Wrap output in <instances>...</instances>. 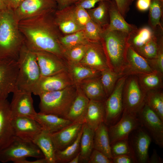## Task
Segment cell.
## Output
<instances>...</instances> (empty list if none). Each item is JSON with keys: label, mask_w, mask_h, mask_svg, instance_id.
<instances>
[{"label": "cell", "mask_w": 163, "mask_h": 163, "mask_svg": "<svg viewBox=\"0 0 163 163\" xmlns=\"http://www.w3.org/2000/svg\"><path fill=\"white\" fill-rule=\"evenodd\" d=\"M12 125L15 136L33 142L42 129L34 119L25 117H12Z\"/></svg>", "instance_id": "d6986e66"}, {"label": "cell", "mask_w": 163, "mask_h": 163, "mask_svg": "<svg viewBox=\"0 0 163 163\" xmlns=\"http://www.w3.org/2000/svg\"><path fill=\"white\" fill-rule=\"evenodd\" d=\"M82 128L75 141L62 150H56L55 157L56 163H69L79 153L80 142Z\"/></svg>", "instance_id": "e575fe53"}, {"label": "cell", "mask_w": 163, "mask_h": 163, "mask_svg": "<svg viewBox=\"0 0 163 163\" xmlns=\"http://www.w3.org/2000/svg\"><path fill=\"white\" fill-rule=\"evenodd\" d=\"M112 0H78L75 4L79 5L86 10L94 8L97 3L103 1L110 2Z\"/></svg>", "instance_id": "681fc988"}, {"label": "cell", "mask_w": 163, "mask_h": 163, "mask_svg": "<svg viewBox=\"0 0 163 163\" xmlns=\"http://www.w3.org/2000/svg\"><path fill=\"white\" fill-rule=\"evenodd\" d=\"M135 0H114L117 8L125 18L130 9V6Z\"/></svg>", "instance_id": "7dc6e473"}, {"label": "cell", "mask_w": 163, "mask_h": 163, "mask_svg": "<svg viewBox=\"0 0 163 163\" xmlns=\"http://www.w3.org/2000/svg\"><path fill=\"white\" fill-rule=\"evenodd\" d=\"M110 2H100L96 8L87 10L91 19L104 30L107 27L109 23V9Z\"/></svg>", "instance_id": "d6a6232c"}, {"label": "cell", "mask_w": 163, "mask_h": 163, "mask_svg": "<svg viewBox=\"0 0 163 163\" xmlns=\"http://www.w3.org/2000/svg\"><path fill=\"white\" fill-rule=\"evenodd\" d=\"M79 153L71 160L69 163H78L79 162Z\"/></svg>", "instance_id": "9f6ffc18"}, {"label": "cell", "mask_w": 163, "mask_h": 163, "mask_svg": "<svg viewBox=\"0 0 163 163\" xmlns=\"http://www.w3.org/2000/svg\"><path fill=\"white\" fill-rule=\"evenodd\" d=\"M83 30L89 42L99 41L103 39L104 30L91 19Z\"/></svg>", "instance_id": "b9f144b4"}, {"label": "cell", "mask_w": 163, "mask_h": 163, "mask_svg": "<svg viewBox=\"0 0 163 163\" xmlns=\"http://www.w3.org/2000/svg\"><path fill=\"white\" fill-rule=\"evenodd\" d=\"M113 163H136L135 157L128 155H121L113 157Z\"/></svg>", "instance_id": "c3c4849f"}, {"label": "cell", "mask_w": 163, "mask_h": 163, "mask_svg": "<svg viewBox=\"0 0 163 163\" xmlns=\"http://www.w3.org/2000/svg\"><path fill=\"white\" fill-rule=\"evenodd\" d=\"M80 63L100 72L110 68L103 39L99 41L89 42L85 54Z\"/></svg>", "instance_id": "5bb4252c"}, {"label": "cell", "mask_w": 163, "mask_h": 163, "mask_svg": "<svg viewBox=\"0 0 163 163\" xmlns=\"http://www.w3.org/2000/svg\"><path fill=\"white\" fill-rule=\"evenodd\" d=\"M68 72L75 84H78L88 78L99 77L101 72L80 62H67Z\"/></svg>", "instance_id": "f546056e"}, {"label": "cell", "mask_w": 163, "mask_h": 163, "mask_svg": "<svg viewBox=\"0 0 163 163\" xmlns=\"http://www.w3.org/2000/svg\"><path fill=\"white\" fill-rule=\"evenodd\" d=\"M111 149L112 158L124 155L134 157L133 149L128 139L120 140L112 144L111 145Z\"/></svg>", "instance_id": "7bdbcfd3"}, {"label": "cell", "mask_w": 163, "mask_h": 163, "mask_svg": "<svg viewBox=\"0 0 163 163\" xmlns=\"http://www.w3.org/2000/svg\"><path fill=\"white\" fill-rule=\"evenodd\" d=\"M148 59L150 65L153 64L152 67L154 70L163 74V41H162L160 43L158 54L156 57L153 59Z\"/></svg>", "instance_id": "f6af8a7d"}, {"label": "cell", "mask_w": 163, "mask_h": 163, "mask_svg": "<svg viewBox=\"0 0 163 163\" xmlns=\"http://www.w3.org/2000/svg\"><path fill=\"white\" fill-rule=\"evenodd\" d=\"M58 9H61L75 4L78 0H55Z\"/></svg>", "instance_id": "816d5d0a"}, {"label": "cell", "mask_w": 163, "mask_h": 163, "mask_svg": "<svg viewBox=\"0 0 163 163\" xmlns=\"http://www.w3.org/2000/svg\"><path fill=\"white\" fill-rule=\"evenodd\" d=\"M94 131L85 123L82 126V132L80 142L79 162L88 163L94 149Z\"/></svg>", "instance_id": "4dcf8cb0"}, {"label": "cell", "mask_w": 163, "mask_h": 163, "mask_svg": "<svg viewBox=\"0 0 163 163\" xmlns=\"http://www.w3.org/2000/svg\"><path fill=\"white\" fill-rule=\"evenodd\" d=\"M59 41L64 51L74 46L87 44L89 42L83 30L70 34L62 35Z\"/></svg>", "instance_id": "74e56055"}, {"label": "cell", "mask_w": 163, "mask_h": 163, "mask_svg": "<svg viewBox=\"0 0 163 163\" xmlns=\"http://www.w3.org/2000/svg\"><path fill=\"white\" fill-rule=\"evenodd\" d=\"M134 131L130 142L136 163H148L149 158L148 151L151 142V137L142 126Z\"/></svg>", "instance_id": "ffe728a7"}, {"label": "cell", "mask_w": 163, "mask_h": 163, "mask_svg": "<svg viewBox=\"0 0 163 163\" xmlns=\"http://www.w3.org/2000/svg\"><path fill=\"white\" fill-rule=\"evenodd\" d=\"M104 101L93 100L89 101L84 123L94 131L101 123L104 122L105 115Z\"/></svg>", "instance_id": "cb8c5ba5"}, {"label": "cell", "mask_w": 163, "mask_h": 163, "mask_svg": "<svg viewBox=\"0 0 163 163\" xmlns=\"http://www.w3.org/2000/svg\"><path fill=\"white\" fill-rule=\"evenodd\" d=\"M126 66L134 74H142L153 72L154 70L148 59L139 54L129 45L126 53Z\"/></svg>", "instance_id": "603a6c76"}, {"label": "cell", "mask_w": 163, "mask_h": 163, "mask_svg": "<svg viewBox=\"0 0 163 163\" xmlns=\"http://www.w3.org/2000/svg\"><path fill=\"white\" fill-rule=\"evenodd\" d=\"M76 84L64 89L40 95V112L65 118L75 97Z\"/></svg>", "instance_id": "3957f363"}, {"label": "cell", "mask_w": 163, "mask_h": 163, "mask_svg": "<svg viewBox=\"0 0 163 163\" xmlns=\"http://www.w3.org/2000/svg\"><path fill=\"white\" fill-rule=\"evenodd\" d=\"M24 0H4L7 8L14 10Z\"/></svg>", "instance_id": "f5cc1de1"}, {"label": "cell", "mask_w": 163, "mask_h": 163, "mask_svg": "<svg viewBox=\"0 0 163 163\" xmlns=\"http://www.w3.org/2000/svg\"><path fill=\"white\" fill-rule=\"evenodd\" d=\"M7 8L6 6L4 0H0V11Z\"/></svg>", "instance_id": "6f0895ef"}, {"label": "cell", "mask_w": 163, "mask_h": 163, "mask_svg": "<svg viewBox=\"0 0 163 163\" xmlns=\"http://www.w3.org/2000/svg\"><path fill=\"white\" fill-rule=\"evenodd\" d=\"M145 103L153 110L163 121V94L157 90L146 92Z\"/></svg>", "instance_id": "d590c367"}, {"label": "cell", "mask_w": 163, "mask_h": 163, "mask_svg": "<svg viewBox=\"0 0 163 163\" xmlns=\"http://www.w3.org/2000/svg\"><path fill=\"white\" fill-rule=\"evenodd\" d=\"M162 75L156 70L150 73L140 75V83L144 89L145 93L160 88L162 85Z\"/></svg>", "instance_id": "f35d334b"}, {"label": "cell", "mask_w": 163, "mask_h": 163, "mask_svg": "<svg viewBox=\"0 0 163 163\" xmlns=\"http://www.w3.org/2000/svg\"><path fill=\"white\" fill-rule=\"evenodd\" d=\"M34 119L39 123L42 129L51 133L58 131L73 123L65 118L40 112L37 113Z\"/></svg>", "instance_id": "484cf974"}, {"label": "cell", "mask_w": 163, "mask_h": 163, "mask_svg": "<svg viewBox=\"0 0 163 163\" xmlns=\"http://www.w3.org/2000/svg\"><path fill=\"white\" fill-rule=\"evenodd\" d=\"M75 5L56 10L53 15L54 21L64 35L82 30L78 24L75 14Z\"/></svg>", "instance_id": "e0dca14e"}, {"label": "cell", "mask_w": 163, "mask_h": 163, "mask_svg": "<svg viewBox=\"0 0 163 163\" xmlns=\"http://www.w3.org/2000/svg\"><path fill=\"white\" fill-rule=\"evenodd\" d=\"M10 103L7 99L0 101V150L8 145L15 135L12 125Z\"/></svg>", "instance_id": "ac0fdd59"}, {"label": "cell", "mask_w": 163, "mask_h": 163, "mask_svg": "<svg viewBox=\"0 0 163 163\" xmlns=\"http://www.w3.org/2000/svg\"><path fill=\"white\" fill-rule=\"evenodd\" d=\"M18 163H48L47 161L44 158H37V159L33 161L27 160L26 159L19 161Z\"/></svg>", "instance_id": "11a10c76"}, {"label": "cell", "mask_w": 163, "mask_h": 163, "mask_svg": "<svg viewBox=\"0 0 163 163\" xmlns=\"http://www.w3.org/2000/svg\"><path fill=\"white\" fill-rule=\"evenodd\" d=\"M162 159L158 155L155 149H154L153 152L149 159L148 163H161L163 162Z\"/></svg>", "instance_id": "db71d44e"}, {"label": "cell", "mask_w": 163, "mask_h": 163, "mask_svg": "<svg viewBox=\"0 0 163 163\" xmlns=\"http://www.w3.org/2000/svg\"><path fill=\"white\" fill-rule=\"evenodd\" d=\"M109 14V24L105 30L120 31L129 34L138 29L136 25L125 21L119 12L114 0H112L110 2Z\"/></svg>", "instance_id": "d4e9b609"}, {"label": "cell", "mask_w": 163, "mask_h": 163, "mask_svg": "<svg viewBox=\"0 0 163 163\" xmlns=\"http://www.w3.org/2000/svg\"><path fill=\"white\" fill-rule=\"evenodd\" d=\"M94 148L112 159L108 126L104 122L101 123L94 131Z\"/></svg>", "instance_id": "f1b7e54d"}, {"label": "cell", "mask_w": 163, "mask_h": 163, "mask_svg": "<svg viewBox=\"0 0 163 163\" xmlns=\"http://www.w3.org/2000/svg\"><path fill=\"white\" fill-rule=\"evenodd\" d=\"M33 142L39 148L48 163H56V150L51 136V133L42 129Z\"/></svg>", "instance_id": "83f0119b"}, {"label": "cell", "mask_w": 163, "mask_h": 163, "mask_svg": "<svg viewBox=\"0 0 163 163\" xmlns=\"http://www.w3.org/2000/svg\"><path fill=\"white\" fill-rule=\"evenodd\" d=\"M118 73L110 68L101 72L100 79L107 97L114 88L119 76Z\"/></svg>", "instance_id": "ab89813d"}, {"label": "cell", "mask_w": 163, "mask_h": 163, "mask_svg": "<svg viewBox=\"0 0 163 163\" xmlns=\"http://www.w3.org/2000/svg\"><path fill=\"white\" fill-rule=\"evenodd\" d=\"M76 85L77 90L75 97L65 118L73 123H84L90 100Z\"/></svg>", "instance_id": "7402d4cb"}, {"label": "cell", "mask_w": 163, "mask_h": 163, "mask_svg": "<svg viewBox=\"0 0 163 163\" xmlns=\"http://www.w3.org/2000/svg\"><path fill=\"white\" fill-rule=\"evenodd\" d=\"M57 8L55 0H24L14 11L19 22L53 13Z\"/></svg>", "instance_id": "ba28073f"}, {"label": "cell", "mask_w": 163, "mask_h": 163, "mask_svg": "<svg viewBox=\"0 0 163 163\" xmlns=\"http://www.w3.org/2000/svg\"><path fill=\"white\" fill-rule=\"evenodd\" d=\"M34 52L40 68L41 76H50L68 71L67 62L63 58L48 51Z\"/></svg>", "instance_id": "9a60e30c"}, {"label": "cell", "mask_w": 163, "mask_h": 163, "mask_svg": "<svg viewBox=\"0 0 163 163\" xmlns=\"http://www.w3.org/2000/svg\"><path fill=\"white\" fill-rule=\"evenodd\" d=\"M137 114L142 126L148 131L155 144L162 148L163 121L145 103Z\"/></svg>", "instance_id": "7c38bea8"}, {"label": "cell", "mask_w": 163, "mask_h": 163, "mask_svg": "<svg viewBox=\"0 0 163 163\" xmlns=\"http://www.w3.org/2000/svg\"><path fill=\"white\" fill-rule=\"evenodd\" d=\"M88 163H113L111 159L103 153L94 149L89 157Z\"/></svg>", "instance_id": "bcb514c9"}, {"label": "cell", "mask_w": 163, "mask_h": 163, "mask_svg": "<svg viewBox=\"0 0 163 163\" xmlns=\"http://www.w3.org/2000/svg\"><path fill=\"white\" fill-rule=\"evenodd\" d=\"M99 77L88 78L77 84L89 100L104 101L107 97Z\"/></svg>", "instance_id": "4316f807"}, {"label": "cell", "mask_w": 163, "mask_h": 163, "mask_svg": "<svg viewBox=\"0 0 163 163\" xmlns=\"http://www.w3.org/2000/svg\"><path fill=\"white\" fill-rule=\"evenodd\" d=\"M125 76L120 78L114 88L104 101L105 115L104 123L108 126L117 122L121 117L124 108L123 96Z\"/></svg>", "instance_id": "52a82bcc"}, {"label": "cell", "mask_w": 163, "mask_h": 163, "mask_svg": "<svg viewBox=\"0 0 163 163\" xmlns=\"http://www.w3.org/2000/svg\"><path fill=\"white\" fill-rule=\"evenodd\" d=\"M52 14L21 20L18 22L19 28L24 44L29 49L34 52H50L65 59L59 41L62 35Z\"/></svg>", "instance_id": "6da1fadb"}, {"label": "cell", "mask_w": 163, "mask_h": 163, "mask_svg": "<svg viewBox=\"0 0 163 163\" xmlns=\"http://www.w3.org/2000/svg\"><path fill=\"white\" fill-rule=\"evenodd\" d=\"M126 82L123 92L124 110L138 114L145 104V93L135 77L130 78Z\"/></svg>", "instance_id": "8fae6325"}, {"label": "cell", "mask_w": 163, "mask_h": 163, "mask_svg": "<svg viewBox=\"0 0 163 163\" xmlns=\"http://www.w3.org/2000/svg\"><path fill=\"white\" fill-rule=\"evenodd\" d=\"M141 126L137 114L123 110L118 121L108 127L110 145L117 141L128 139L131 133Z\"/></svg>", "instance_id": "30bf717a"}, {"label": "cell", "mask_w": 163, "mask_h": 163, "mask_svg": "<svg viewBox=\"0 0 163 163\" xmlns=\"http://www.w3.org/2000/svg\"><path fill=\"white\" fill-rule=\"evenodd\" d=\"M148 24L155 30L158 27L163 30L161 20L163 14V2L161 0H152L149 8Z\"/></svg>", "instance_id": "8d00e7d4"}, {"label": "cell", "mask_w": 163, "mask_h": 163, "mask_svg": "<svg viewBox=\"0 0 163 163\" xmlns=\"http://www.w3.org/2000/svg\"><path fill=\"white\" fill-rule=\"evenodd\" d=\"M10 107L12 117H25L34 119L37 113L33 105L31 92L17 90L13 93Z\"/></svg>", "instance_id": "2e32d148"}, {"label": "cell", "mask_w": 163, "mask_h": 163, "mask_svg": "<svg viewBox=\"0 0 163 163\" xmlns=\"http://www.w3.org/2000/svg\"><path fill=\"white\" fill-rule=\"evenodd\" d=\"M152 0H137L136 6L138 10L145 11L148 10L150 7Z\"/></svg>", "instance_id": "f907efd6"}, {"label": "cell", "mask_w": 163, "mask_h": 163, "mask_svg": "<svg viewBox=\"0 0 163 163\" xmlns=\"http://www.w3.org/2000/svg\"><path fill=\"white\" fill-rule=\"evenodd\" d=\"M18 24L13 10L6 8L0 11V59L17 61L24 43Z\"/></svg>", "instance_id": "7a4b0ae2"}, {"label": "cell", "mask_w": 163, "mask_h": 163, "mask_svg": "<svg viewBox=\"0 0 163 163\" xmlns=\"http://www.w3.org/2000/svg\"><path fill=\"white\" fill-rule=\"evenodd\" d=\"M129 34L117 30H104L103 39L110 68L121 73L126 66Z\"/></svg>", "instance_id": "277c9868"}, {"label": "cell", "mask_w": 163, "mask_h": 163, "mask_svg": "<svg viewBox=\"0 0 163 163\" xmlns=\"http://www.w3.org/2000/svg\"><path fill=\"white\" fill-rule=\"evenodd\" d=\"M75 5L74 11L77 22L82 30L90 20L87 10L78 5Z\"/></svg>", "instance_id": "ee69618b"}, {"label": "cell", "mask_w": 163, "mask_h": 163, "mask_svg": "<svg viewBox=\"0 0 163 163\" xmlns=\"http://www.w3.org/2000/svg\"><path fill=\"white\" fill-rule=\"evenodd\" d=\"M84 123H73L61 130L51 133L56 150H62L72 144L82 130Z\"/></svg>", "instance_id": "44dd1931"}, {"label": "cell", "mask_w": 163, "mask_h": 163, "mask_svg": "<svg viewBox=\"0 0 163 163\" xmlns=\"http://www.w3.org/2000/svg\"><path fill=\"white\" fill-rule=\"evenodd\" d=\"M75 84L68 71L56 75L41 76L32 93L35 95L64 89Z\"/></svg>", "instance_id": "4fadbf2b"}, {"label": "cell", "mask_w": 163, "mask_h": 163, "mask_svg": "<svg viewBox=\"0 0 163 163\" xmlns=\"http://www.w3.org/2000/svg\"><path fill=\"white\" fill-rule=\"evenodd\" d=\"M19 69L17 80V90L31 92L41 77L40 71L34 52L24 44L17 60Z\"/></svg>", "instance_id": "5b68a950"}, {"label": "cell", "mask_w": 163, "mask_h": 163, "mask_svg": "<svg viewBox=\"0 0 163 163\" xmlns=\"http://www.w3.org/2000/svg\"><path fill=\"white\" fill-rule=\"evenodd\" d=\"M154 32V30L149 26L138 28L129 34L128 44L136 51L148 42L153 36Z\"/></svg>", "instance_id": "836d02e7"}, {"label": "cell", "mask_w": 163, "mask_h": 163, "mask_svg": "<svg viewBox=\"0 0 163 163\" xmlns=\"http://www.w3.org/2000/svg\"><path fill=\"white\" fill-rule=\"evenodd\" d=\"M163 2V0H161Z\"/></svg>", "instance_id": "680465c9"}, {"label": "cell", "mask_w": 163, "mask_h": 163, "mask_svg": "<svg viewBox=\"0 0 163 163\" xmlns=\"http://www.w3.org/2000/svg\"><path fill=\"white\" fill-rule=\"evenodd\" d=\"M88 43L77 45L65 50V60L67 62H80L85 54Z\"/></svg>", "instance_id": "60d3db41"}, {"label": "cell", "mask_w": 163, "mask_h": 163, "mask_svg": "<svg viewBox=\"0 0 163 163\" xmlns=\"http://www.w3.org/2000/svg\"><path fill=\"white\" fill-rule=\"evenodd\" d=\"M18 69L17 60L0 59V101L6 99L10 93L17 90Z\"/></svg>", "instance_id": "9c48e42d"}, {"label": "cell", "mask_w": 163, "mask_h": 163, "mask_svg": "<svg viewBox=\"0 0 163 163\" xmlns=\"http://www.w3.org/2000/svg\"><path fill=\"white\" fill-rule=\"evenodd\" d=\"M39 148L33 142L15 136L7 147L0 150V161L18 162L29 157L40 158H44Z\"/></svg>", "instance_id": "8992f818"}, {"label": "cell", "mask_w": 163, "mask_h": 163, "mask_svg": "<svg viewBox=\"0 0 163 163\" xmlns=\"http://www.w3.org/2000/svg\"><path fill=\"white\" fill-rule=\"evenodd\" d=\"M163 30L159 27L154 30L152 38L144 46L135 50L147 59H153L157 56L161 42L163 41Z\"/></svg>", "instance_id": "1f68e13d"}]
</instances>
